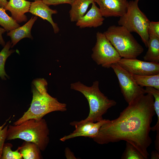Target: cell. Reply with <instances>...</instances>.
Returning <instances> with one entry per match:
<instances>
[{
  "instance_id": "obj_27",
  "label": "cell",
  "mask_w": 159,
  "mask_h": 159,
  "mask_svg": "<svg viewBox=\"0 0 159 159\" xmlns=\"http://www.w3.org/2000/svg\"><path fill=\"white\" fill-rule=\"evenodd\" d=\"M149 35H152L159 38V22L150 21L148 30Z\"/></svg>"
},
{
  "instance_id": "obj_25",
  "label": "cell",
  "mask_w": 159,
  "mask_h": 159,
  "mask_svg": "<svg viewBox=\"0 0 159 159\" xmlns=\"http://www.w3.org/2000/svg\"><path fill=\"white\" fill-rule=\"evenodd\" d=\"M109 120L103 119L96 122L93 127L88 131L80 134L78 137H87L93 138L98 133L102 126L107 122Z\"/></svg>"
},
{
  "instance_id": "obj_2",
  "label": "cell",
  "mask_w": 159,
  "mask_h": 159,
  "mask_svg": "<svg viewBox=\"0 0 159 159\" xmlns=\"http://www.w3.org/2000/svg\"><path fill=\"white\" fill-rule=\"evenodd\" d=\"M47 82L44 78H37L32 82V99L30 106L22 116L14 123L16 125L30 119L39 120L46 115L54 111L67 110L65 103L59 102L47 92Z\"/></svg>"
},
{
  "instance_id": "obj_23",
  "label": "cell",
  "mask_w": 159,
  "mask_h": 159,
  "mask_svg": "<svg viewBox=\"0 0 159 159\" xmlns=\"http://www.w3.org/2000/svg\"><path fill=\"white\" fill-rule=\"evenodd\" d=\"M13 145L10 143L4 144L2 152L1 159H22V157L19 151V149L13 151L11 150Z\"/></svg>"
},
{
  "instance_id": "obj_18",
  "label": "cell",
  "mask_w": 159,
  "mask_h": 159,
  "mask_svg": "<svg viewBox=\"0 0 159 159\" xmlns=\"http://www.w3.org/2000/svg\"><path fill=\"white\" fill-rule=\"evenodd\" d=\"M95 122H83L74 121L70 123L71 125L75 126L74 131L69 134L64 136L60 140L64 142L69 139L78 137L82 133L86 132L90 129L94 125Z\"/></svg>"
},
{
  "instance_id": "obj_31",
  "label": "cell",
  "mask_w": 159,
  "mask_h": 159,
  "mask_svg": "<svg viewBox=\"0 0 159 159\" xmlns=\"http://www.w3.org/2000/svg\"><path fill=\"white\" fill-rule=\"evenodd\" d=\"M159 158V151L157 150L153 151L151 153V159H158Z\"/></svg>"
},
{
  "instance_id": "obj_13",
  "label": "cell",
  "mask_w": 159,
  "mask_h": 159,
  "mask_svg": "<svg viewBox=\"0 0 159 159\" xmlns=\"http://www.w3.org/2000/svg\"><path fill=\"white\" fill-rule=\"evenodd\" d=\"M31 3L26 0H9L4 9L10 11L11 17L19 24L27 21L25 14L29 12Z\"/></svg>"
},
{
  "instance_id": "obj_7",
  "label": "cell",
  "mask_w": 159,
  "mask_h": 159,
  "mask_svg": "<svg viewBox=\"0 0 159 159\" xmlns=\"http://www.w3.org/2000/svg\"><path fill=\"white\" fill-rule=\"evenodd\" d=\"M96 38L91 57L97 65L110 68L112 64L117 63L122 58L103 33L98 32Z\"/></svg>"
},
{
  "instance_id": "obj_12",
  "label": "cell",
  "mask_w": 159,
  "mask_h": 159,
  "mask_svg": "<svg viewBox=\"0 0 159 159\" xmlns=\"http://www.w3.org/2000/svg\"><path fill=\"white\" fill-rule=\"evenodd\" d=\"M105 20L99 8L93 2L90 10L76 22V25L80 28H96L101 26Z\"/></svg>"
},
{
  "instance_id": "obj_26",
  "label": "cell",
  "mask_w": 159,
  "mask_h": 159,
  "mask_svg": "<svg viewBox=\"0 0 159 159\" xmlns=\"http://www.w3.org/2000/svg\"><path fill=\"white\" fill-rule=\"evenodd\" d=\"M10 117H11L6 120L4 124L0 126V159H1V157L3 148L6 139L7 131L9 125H7L5 127L4 126Z\"/></svg>"
},
{
  "instance_id": "obj_32",
  "label": "cell",
  "mask_w": 159,
  "mask_h": 159,
  "mask_svg": "<svg viewBox=\"0 0 159 159\" xmlns=\"http://www.w3.org/2000/svg\"><path fill=\"white\" fill-rule=\"evenodd\" d=\"M8 2V1L7 0H0V6L4 9Z\"/></svg>"
},
{
  "instance_id": "obj_1",
  "label": "cell",
  "mask_w": 159,
  "mask_h": 159,
  "mask_svg": "<svg viewBox=\"0 0 159 159\" xmlns=\"http://www.w3.org/2000/svg\"><path fill=\"white\" fill-rule=\"evenodd\" d=\"M146 94L128 104L118 117L104 124L93 140L100 145L125 141L148 159L150 155L147 149L152 143L151 124L155 113L153 97Z\"/></svg>"
},
{
  "instance_id": "obj_5",
  "label": "cell",
  "mask_w": 159,
  "mask_h": 159,
  "mask_svg": "<svg viewBox=\"0 0 159 159\" xmlns=\"http://www.w3.org/2000/svg\"><path fill=\"white\" fill-rule=\"evenodd\" d=\"M103 33L121 58H137L144 51L131 33L122 26H111Z\"/></svg>"
},
{
  "instance_id": "obj_30",
  "label": "cell",
  "mask_w": 159,
  "mask_h": 159,
  "mask_svg": "<svg viewBox=\"0 0 159 159\" xmlns=\"http://www.w3.org/2000/svg\"><path fill=\"white\" fill-rule=\"evenodd\" d=\"M6 32V31L4 29L0 27V42L1 45L3 47L5 46L6 44L3 37L2 34H4Z\"/></svg>"
},
{
  "instance_id": "obj_11",
  "label": "cell",
  "mask_w": 159,
  "mask_h": 159,
  "mask_svg": "<svg viewBox=\"0 0 159 159\" xmlns=\"http://www.w3.org/2000/svg\"><path fill=\"white\" fill-rule=\"evenodd\" d=\"M29 12L49 22L55 34L59 32V28L57 24L54 21L52 17L53 14L57 13V11L50 9L42 0H34L31 2Z\"/></svg>"
},
{
  "instance_id": "obj_16",
  "label": "cell",
  "mask_w": 159,
  "mask_h": 159,
  "mask_svg": "<svg viewBox=\"0 0 159 159\" xmlns=\"http://www.w3.org/2000/svg\"><path fill=\"white\" fill-rule=\"evenodd\" d=\"M147 51L143 57L145 61L159 63V38L149 35Z\"/></svg>"
},
{
  "instance_id": "obj_9",
  "label": "cell",
  "mask_w": 159,
  "mask_h": 159,
  "mask_svg": "<svg viewBox=\"0 0 159 159\" xmlns=\"http://www.w3.org/2000/svg\"><path fill=\"white\" fill-rule=\"evenodd\" d=\"M117 63L133 74L146 75L159 74V63L143 61L136 58H121Z\"/></svg>"
},
{
  "instance_id": "obj_34",
  "label": "cell",
  "mask_w": 159,
  "mask_h": 159,
  "mask_svg": "<svg viewBox=\"0 0 159 159\" xmlns=\"http://www.w3.org/2000/svg\"><path fill=\"white\" fill-rule=\"evenodd\" d=\"M0 45H1V43H0Z\"/></svg>"
},
{
  "instance_id": "obj_3",
  "label": "cell",
  "mask_w": 159,
  "mask_h": 159,
  "mask_svg": "<svg viewBox=\"0 0 159 159\" xmlns=\"http://www.w3.org/2000/svg\"><path fill=\"white\" fill-rule=\"evenodd\" d=\"M49 130L44 119H30L16 125H9L6 139H20L35 143L41 151L46 149L49 142Z\"/></svg>"
},
{
  "instance_id": "obj_28",
  "label": "cell",
  "mask_w": 159,
  "mask_h": 159,
  "mask_svg": "<svg viewBox=\"0 0 159 159\" xmlns=\"http://www.w3.org/2000/svg\"><path fill=\"white\" fill-rule=\"evenodd\" d=\"M49 6L50 5L56 6L62 4H69L71 5L75 0H42Z\"/></svg>"
},
{
  "instance_id": "obj_8",
  "label": "cell",
  "mask_w": 159,
  "mask_h": 159,
  "mask_svg": "<svg viewBox=\"0 0 159 159\" xmlns=\"http://www.w3.org/2000/svg\"><path fill=\"white\" fill-rule=\"evenodd\" d=\"M110 68L117 76L121 92L128 104L139 96L145 94V89L136 83L132 74L117 63L112 64Z\"/></svg>"
},
{
  "instance_id": "obj_17",
  "label": "cell",
  "mask_w": 159,
  "mask_h": 159,
  "mask_svg": "<svg viewBox=\"0 0 159 159\" xmlns=\"http://www.w3.org/2000/svg\"><path fill=\"white\" fill-rule=\"evenodd\" d=\"M19 151L24 159H40L42 158L41 150L34 143L25 141L18 147Z\"/></svg>"
},
{
  "instance_id": "obj_6",
  "label": "cell",
  "mask_w": 159,
  "mask_h": 159,
  "mask_svg": "<svg viewBox=\"0 0 159 159\" xmlns=\"http://www.w3.org/2000/svg\"><path fill=\"white\" fill-rule=\"evenodd\" d=\"M138 2L136 0L128 2L127 11L120 17L118 23L130 32L137 33L147 48L149 37L148 30L150 21L139 9Z\"/></svg>"
},
{
  "instance_id": "obj_4",
  "label": "cell",
  "mask_w": 159,
  "mask_h": 159,
  "mask_svg": "<svg viewBox=\"0 0 159 159\" xmlns=\"http://www.w3.org/2000/svg\"><path fill=\"white\" fill-rule=\"evenodd\" d=\"M70 86L71 89L82 93L89 103V115L85 119L81 120L82 122H95L103 120V115L109 109L117 104L115 100L109 99L101 92L98 81H94L90 87L80 81L72 83Z\"/></svg>"
},
{
  "instance_id": "obj_24",
  "label": "cell",
  "mask_w": 159,
  "mask_h": 159,
  "mask_svg": "<svg viewBox=\"0 0 159 159\" xmlns=\"http://www.w3.org/2000/svg\"><path fill=\"white\" fill-rule=\"evenodd\" d=\"M121 159H145L135 147L128 142H126V148Z\"/></svg>"
},
{
  "instance_id": "obj_14",
  "label": "cell",
  "mask_w": 159,
  "mask_h": 159,
  "mask_svg": "<svg viewBox=\"0 0 159 159\" xmlns=\"http://www.w3.org/2000/svg\"><path fill=\"white\" fill-rule=\"evenodd\" d=\"M37 19V16H32L24 24L11 30L7 32V35L11 39V48L13 47L21 39L28 38L33 39L31 30L32 27Z\"/></svg>"
},
{
  "instance_id": "obj_29",
  "label": "cell",
  "mask_w": 159,
  "mask_h": 159,
  "mask_svg": "<svg viewBox=\"0 0 159 159\" xmlns=\"http://www.w3.org/2000/svg\"><path fill=\"white\" fill-rule=\"evenodd\" d=\"M65 155L66 158L67 159H77L75 156L74 153L68 147H67L65 148Z\"/></svg>"
},
{
  "instance_id": "obj_21",
  "label": "cell",
  "mask_w": 159,
  "mask_h": 159,
  "mask_svg": "<svg viewBox=\"0 0 159 159\" xmlns=\"http://www.w3.org/2000/svg\"><path fill=\"white\" fill-rule=\"evenodd\" d=\"M145 93L151 94L154 98V106L155 114L157 116L156 123L151 127V130L156 131V135H159V90L153 87H145Z\"/></svg>"
},
{
  "instance_id": "obj_20",
  "label": "cell",
  "mask_w": 159,
  "mask_h": 159,
  "mask_svg": "<svg viewBox=\"0 0 159 159\" xmlns=\"http://www.w3.org/2000/svg\"><path fill=\"white\" fill-rule=\"evenodd\" d=\"M11 45V42L8 41L0 52V77L3 80H6V78H9L5 71V65L7 58L15 51L14 49H10Z\"/></svg>"
},
{
  "instance_id": "obj_33",
  "label": "cell",
  "mask_w": 159,
  "mask_h": 159,
  "mask_svg": "<svg viewBox=\"0 0 159 159\" xmlns=\"http://www.w3.org/2000/svg\"><path fill=\"white\" fill-rule=\"evenodd\" d=\"M137 0V1H139V0Z\"/></svg>"
},
{
  "instance_id": "obj_10",
  "label": "cell",
  "mask_w": 159,
  "mask_h": 159,
  "mask_svg": "<svg viewBox=\"0 0 159 159\" xmlns=\"http://www.w3.org/2000/svg\"><path fill=\"white\" fill-rule=\"evenodd\" d=\"M97 4L103 17H119L126 12L128 5L127 0H93Z\"/></svg>"
},
{
  "instance_id": "obj_22",
  "label": "cell",
  "mask_w": 159,
  "mask_h": 159,
  "mask_svg": "<svg viewBox=\"0 0 159 159\" xmlns=\"http://www.w3.org/2000/svg\"><path fill=\"white\" fill-rule=\"evenodd\" d=\"M0 25L7 32L20 26L11 16L7 14L4 8L0 6Z\"/></svg>"
},
{
  "instance_id": "obj_19",
  "label": "cell",
  "mask_w": 159,
  "mask_h": 159,
  "mask_svg": "<svg viewBox=\"0 0 159 159\" xmlns=\"http://www.w3.org/2000/svg\"><path fill=\"white\" fill-rule=\"evenodd\" d=\"M136 83L139 86L153 87L159 90V74L146 75H138L132 74Z\"/></svg>"
},
{
  "instance_id": "obj_15",
  "label": "cell",
  "mask_w": 159,
  "mask_h": 159,
  "mask_svg": "<svg viewBox=\"0 0 159 159\" xmlns=\"http://www.w3.org/2000/svg\"><path fill=\"white\" fill-rule=\"evenodd\" d=\"M93 0H75L71 5L69 13L71 22H77L85 14L89 6Z\"/></svg>"
}]
</instances>
